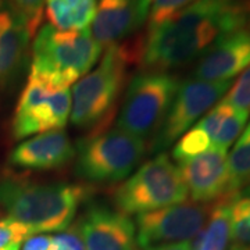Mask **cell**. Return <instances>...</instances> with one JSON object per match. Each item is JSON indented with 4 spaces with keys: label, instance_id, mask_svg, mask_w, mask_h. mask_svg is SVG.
<instances>
[{
    "label": "cell",
    "instance_id": "4fadbf2b",
    "mask_svg": "<svg viewBox=\"0 0 250 250\" xmlns=\"http://www.w3.org/2000/svg\"><path fill=\"white\" fill-rule=\"evenodd\" d=\"M85 250H135V223L107 207H92L78 223Z\"/></svg>",
    "mask_w": 250,
    "mask_h": 250
},
{
    "label": "cell",
    "instance_id": "9c48e42d",
    "mask_svg": "<svg viewBox=\"0 0 250 250\" xmlns=\"http://www.w3.org/2000/svg\"><path fill=\"white\" fill-rule=\"evenodd\" d=\"M232 81L210 82L202 80H189L179 83L167 114L157 131L153 150L157 152L168 147L179 139L200 117L220 100L231 88Z\"/></svg>",
    "mask_w": 250,
    "mask_h": 250
},
{
    "label": "cell",
    "instance_id": "277c9868",
    "mask_svg": "<svg viewBox=\"0 0 250 250\" xmlns=\"http://www.w3.org/2000/svg\"><path fill=\"white\" fill-rule=\"evenodd\" d=\"M187 197V185L178 166L166 153H160L117 188L114 202L120 213L131 215L178 205Z\"/></svg>",
    "mask_w": 250,
    "mask_h": 250
},
{
    "label": "cell",
    "instance_id": "ba28073f",
    "mask_svg": "<svg viewBox=\"0 0 250 250\" xmlns=\"http://www.w3.org/2000/svg\"><path fill=\"white\" fill-rule=\"evenodd\" d=\"M71 114V88L56 89L45 78L29 72L13 118L14 139L62 129Z\"/></svg>",
    "mask_w": 250,
    "mask_h": 250
},
{
    "label": "cell",
    "instance_id": "3957f363",
    "mask_svg": "<svg viewBox=\"0 0 250 250\" xmlns=\"http://www.w3.org/2000/svg\"><path fill=\"white\" fill-rule=\"evenodd\" d=\"M102 49L89 28L62 31L46 24L36 32L31 71L45 78L56 89H65L90 71Z\"/></svg>",
    "mask_w": 250,
    "mask_h": 250
},
{
    "label": "cell",
    "instance_id": "2e32d148",
    "mask_svg": "<svg viewBox=\"0 0 250 250\" xmlns=\"http://www.w3.org/2000/svg\"><path fill=\"white\" fill-rule=\"evenodd\" d=\"M31 34L24 18L11 4L0 9V89L9 86L27 59Z\"/></svg>",
    "mask_w": 250,
    "mask_h": 250
},
{
    "label": "cell",
    "instance_id": "83f0119b",
    "mask_svg": "<svg viewBox=\"0 0 250 250\" xmlns=\"http://www.w3.org/2000/svg\"><path fill=\"white\" fill-rule=\"evenodd\" d=\"M141 250H192L190 241L178 242V243H166V245H156L149 248H141Z\"/></svg>",
    "mask_w": 250,
    "mask_h": 250
},
{
    "label": "cell",
    "instance_id": "30bf717a",
    "mask_svg": "<svg viewBox=\"0 0 250 250\" xmlns=\"http://www.w3.org/2000/svg\"><path fill=\"white\" fill-rule=\"evenodd\" d=\"M211 210L213 207L207 203L182 202L138 214L136 242L141 248H149L190 241L203 229Z\"/></svg>",
    "mask_w": 250,
    "mask_h": 250
},
{
    "label": "cell",
    "instance_id": "ac0fdd59",
    "mask_svg": "<svg viewBox=\"0 0 250 250\" xmlns=\"http://www.w3.org/2000/svg\"><path fill=\"white\" fill-rule=\"evenodd\" d=\"M229 199H223L213 207L203 229L190 239L192 250H228L231 243V206Z\"/></svg>",
    "mask_w": 250,
    "mask_h": 250
},
{
    "label": "cell",
    "instance_id": "e0dca14e",
    "mask_svg": "<svg viewBox=\"0 0 250 250\" xmlns=\"http://www.w3.org/2000/svg\"><path fill=\"white\" fill-rule=\"evenodd\" d=\"M98 0H46V17L62 31L88 29L96 13Z\"/></svg>",
    "mask_w": 250,
    "mask_h": 250
},
{
    "label": "cell",
    "instance_id": "52a82bcc",
    "mask_svg": "<svg viewBox=\"0 0 250 250\" xmlns=\"http://www.w3.org/2000/svg\"><path fill=\"white\" fill-rule=\"evenodd\" d=\"M145 152V139L116 128L82 143L77 172L92 182L121 181L134 171Z\"/></svg>",
    "mask_w": 250,
    "mask_h": 250
},
{
    "label": "cell",
    "instance_id": "6da1fadb",
    "mask_svg": "<svg viewBox=\"0 0 250 250\" xmlns=\"http://www.w3.org/2000/svg\"><path fill=\"white\" fill-rule=\"evenodd\" d=\"M248 24L241 0H195L188 7L149 29L142 46L143 65L166 71L202 57L215 42Z\"/></svg>",
    "mask_w": 250,
    "mask_h": 250
},
{
    "label": "cell",
    "instance_id": "5bb4252c",
    "mask_svg": "<svg viewBox=\"0 0 250 250\" xmlns=\"http://www.w3.org/2000/svg\"><path fill=\"white\" fill-rule=\"evenodd\" d=\"M250 64V31L242 28L221 36L199 60L195 78L210 82L231 81Z\"/></svg>",
    "mask_w": 250,
    "mask_h": 250
},
{
    "label": "cell",
    "instance_id": "8fae6325",
    "mask_svg": "<svg viewBox=\"0 0 250 250\" xmlns=\"http://www.w3.org/2000/svg\"><path fill=\"white\" fill-rule=\"evenodd\" d=\"M178 168L188 189V195L196 203H210L217 199L233 196L225 149L210 147L192 159L178 163Z\"/></svg>",
    "mask_w": 250,
    "mask_h": 250
},
{
    "label": "cell",
    "instance_id": "5b68a950",
    "mask_svg": "<svg viewBox=\"0 0 250 250\" xmlns=\"http://www.w3.org/2000/svg\"><path fill=\"white\" fill-rule=\"evenodd\" d=\"M128 62L129 53L124 46H110L98 67L75 82L71 89L72 125L92 126L111 110L124 88Z\"/></svg>",
    "mask_w": 250,
    "mask_h": 250
},
{
    "label": "cell",
    "instance_id": "8992f818",
    "mask_svg": "<svg viewBox=\"0 0 250 250\" xmlns=\"http://www.w3.org/2000/svg\"><path fill=\"white\" fill-rule=\"evenodd\" d=\"M178 80L164 71L136 75L126 88L117 128L145 139L163 123L174 96Z\"/></svg>",
    "mask_w": 250,
    "mask_h": 250
},
{
    "label": "cell",
    "instance_id": "7c38bea8",
    "mask_svg": "<svg viewBox=\"0 0 250 250\" xmlns=\"http://www.w3.org/2000/svg\"><path fill=\"white\" fill-rule=\"evenodd\" d=\"M150 0H98L90 34L102 47L118 45L147 22Z\"/></svg>",
    "mask_w": 250,
    "mask_h": 250
},
{
    "label": "cell",
    "instance_id": "d4e9b609",
    "mask_svg": "<svg viewBox=\"0 0 250 250\" xmlns=\"http://www.w3.org/2000/svg\"><path fill=\"white\" fill-rule=\"evenodd\" d=\"M13 7L24 18L31 36L36 34V29L41 25L45 13L46 0H11Z\"/></svg>",
    "mask_w": 250,
    "mask_h": 250
},
{
    "label": "cell",
    "instance_id": "4316f807",
    "mask_svg": "<svg viewBox=\"0 0 250 250\" xmlns=\"http://www.w3.org/2000/svg\"><path fill=\"white\" fill-rule=\"evenodd\" d=\"M52 242L50 235H32L22 243L20 250H49Z\"/></svg>",
    "mask_w": 250,
    "mask_h": 250
},
{
    "label": "cell",
    "instance_id": "f546056e",
    "mask_svg": "<svg viewBox=\"0 0 250 250\" xmlns=\"http://www.w3.org/2000/svg\"><path fill=\"white\" fill-rule=\"evenodd\" d=\"M3 6H4V0H0V9H1Z\"/></svg>",
    "mask_w": 250,
    "mask_h": 250
},
{
    "label": "cell",
    "instance_id": "f1b7e54d",
    "mask_svg": "<svg viewBox=\"0 0 250 250\" xmlns=\"http://www.w3.org/2000/svg\"><path fill=\"white\" fill-rule=\"evenodd\" d=\"M246 11H248V22L250 24V1L246 4Z\"/></svg>",
    "mask_w": 250,
    "mask_h": 250
},
{
    "label": "cell",
    "instance_id": "44dd1931",
    "mask_svg": "<svg viewBox=\"0 0 250 250\" xmlns=\"http://www.w3.org/2000/svg\"><path fill=\"white\" fill-rule=\"evenodd\" d=\"M248 117H249L248 113L238 108H231V111L225 117V120L220 126V131L215 136L213 146L228 150V147L232 146L233 141L238 138V135L241 134L242 129L245 128Z\"/></svg>",
    "mask_w": 250,
    "mask_h": 250
},
{
    "label": "cell",
    "instance_id": "ffe728a7",
    "mask_svg": "<svg viewBox=\"0 0 250 250\" xmlns=\"http://www.w3.org/2000/svg\"><path fill=\"white\" fill-rule=\"evenodd\" d=\"M231 190L235 195L242 188L250 185V124L245 128L228 156Z\"/></svg>",
    "mask_w": 250,
    "mask_h": 250
},
{
    "label": "cell",
    "instance_id": "4dcf8cb0",
    "mask_svg": "<svg viewBox=\"0 0 250 250\" xmlns=\"http://www.w3.org/2000/svg\"><path fill=\"white\" fill-rule=\"evenodd\" d=\"M231 250H250V248L249 249H231Z\"/></svg>",
    "mask_w": 250,
    "mask_h": 250
},
{
    "label": "cell",
    "instance_id": "cb8c5ba5",
    "mask_svg": "<svg viewBox=\"0 0 250 250\" xmlns=\"http://www.w3.org/2000/svg\"><path fill=\"white\" fill-rule=\"evenodd\" d=\"M224 100L233 108L250 114V64L243 70L235 85L228 89V95Z\"/></svg>",
    "mask_w": 250,
    "mask_h": 250
},
{
    "label": "cell",
    "instance_id": "7402d4cb",
    "mask_svg": "<svg viewBox=\"0 0 250 250\" xmlns=\"http://www.w3.org/2000/svg\"><path fill=\"white\" fill-rule=\"evenodd\" d=\"M32 229L10 217L0 220V250H20L22 243L32 236Z\"/></svg>",
    "mask_w": 250,
    "mask_h": 250
},
{
    "label": "cell",
    "instance_id": "7a4b0ae2",
    "mask_svg": "<svg viewBox=\"0 0 250 250\" xmlns=\"http://www.w3.org/2000/svg\"><path fill=\"white\" fill-rule=\"evenodd\" d=\"M85 197L86 189L80 185L0 177V207L10 218L29 227L34 235L68 228Z\"/></svg>",
    "mask_w": 250,
    "mask_h": 250
},
{
    "label": "cell",
    "instance_id": "9a60e30c",
    "mask_svg": "<svg viewBox=\"0 0 250 250\" xmlns=\"http://www.w3.org/2000/svg\"><path fill=\"white\" fill-rule=\"evenodd\" d=\"M75 154L74 146L62 129L49 131L25 139L16 146L9 163L24 170H53L67 164Z\"/></svg>",
    "mask_w": 250,
    "mask_h": 250
},
{
    "label": "cell",
    "instance_id": "484cf974",
    "mask_svg": "<svg viewBox=\"0 0 250 250\" xmlns=\"http://www.w3.org/2000/svg\"><path fill=\"white\" fill-rule=\"evenodd\" d=\"M49 250H85V243L78 224H74L53 235Z\"/></svg>",
    "mask_w": 250,
    "mask_h": 250
},
{
    "label": "cell",
    "instance_id": "d6986e66",
    "mask_svg": "<svg viewBox=\"0 0 250 250\" xmlns=\"http://www.w3.org/2000/svg\"><path fill=\"white\" fill-rule=\"evenodd\" d=\"M231 206V249L250 248V187L238 190L229 199Z\"/></svg>",
    "mask_w": 250,
    "mask_h": 250
},
{
    "label": "cell",
    "instance_id": "603a6c76",
    "mask_svg": "<svg viewBox=\"0 0 250 250\" xmlns=\"http://www.w3.org/2000/svg\"><path fill=\"white\" fill-rule=\"evenodd\" d=\"M195 0H150V10L147 18L149 29L159 27L164 21L175 16L178 11L188 7Z\"/></svg>",
    "mask_w": 250,
    "mask_h": 250
}]
</instances>
